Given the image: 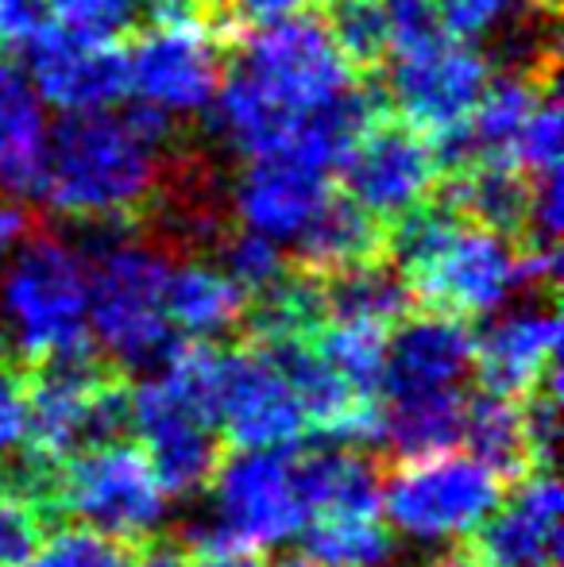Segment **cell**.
Here are the masks:
<instances>
[{
	"label": "cell",
	"mask_w": 564,
	"mask_h": 567,
	"mask_svg": "<svg viewBox=\"0 0 564 567\" xmlns=\"http://www.w3.org/2000/svg\"><path fill=\"white\" fill-rule=\"evenodd\" d=\"M28 82L39 101L66 116L116 109L129 93V62L121 43H82L43 28L28 43Z\"/></svg>",
	"instance_id": "9a60e30c"
},
{
	"label": "cell",
	"mask_w": 564,
	"mask_h": 567,
	"mask_svg": "<svg viewBox=\"0 0 564 567\" xmlns=\"http://www.w3.org/2000/svg\"><path fill=\"white\" fill-rule=\"evenodd\" d=\"M506 486L511 483L475 455L433 452L394 460L383 483V509L394 529L414 540L468 537L499 506Z\"/></svg>",
	"instance_id": "30bf717a"
},
{
	"label": "cell",
	"mask_w": 564,
	"mask_h": 567,
	"mask_svg": "<svg viewBox=\"0 0 564 567\" xmlns=\"http://www.w3.org/2000/svg\"><path fill=\"white\" fill-rule=\"evenodd\" d=\"M225 35L228 23L202 0H151L147 28L124 51L136 105L166 120L209 113L225 82Z\"/></svg>",
	"instance_id": "8992f818"
},
{
	"label": "cell",
	"mask_w": 564,
	"mask_h": 567,
	"mask_svg": "<svg viewBox=\"0 0 564 567\" xmlns=\"http://www.w3.org/2000/svg\"><path fill=\"white\" fill-rule=\"evenodd\" d=\"M182 567H264L259 553H186Z\"/></svg>",
	"instance_id": "ab89813d"
},
{
	"label": "cell",
	"mask_w": 564,
	"mask_h": 567,
	"mask_svg": "<svg viewBox=\"0 0 564 567\" xmlns=\"http://www.w3.org/2000/svg\"><path fill=\"white\" fill-rule=\"evenodd\" d=\"M561 147H564V124H561V105L557 93H545L537 101L534 116L526 120L519 135V147H514V166H519L526 178L537 174H557L561 171Z\"/></svg>",
	"instance_id": "d6a6232c"
},
{
	"label": "cell",
	"mask_w": 564,
	"mask_h": 567,
	"mask_svg": "<svg viewBox=\"0 0 564 567\" xmlns=\"http://www.w3.org/2000/svg\"><path fill=\"white\" fill-rule=\"evenodd\" d=\"M314 282L321 290L325 321H360L391 332L399 321H407L410 306H414L402 275L387 259L360 262V267H348L329 278H314Z\"/></svg>",
	"instance_id": "603a6c76"
},
{
	"label": "cell",
	"mask_w": 564,
	"mask_h": 567,
	"mask_svg": "<svg viewBox=\"0 0 564 567\" xmlns=\"http://www.w3.org/2000/svg\"><path fill=\"white\" fill-rule=\"evenodd\" d=\"M325 4H337V0H325Z\"/></svg>",
	"instance_id": "7bdbcfd3"
},
{
	"label": "cell",
	"mask_w": 564,
	"mask_h": 567,
	"mask_svg": "<svg viewBox=\"0 0 564 567\" xmlns=\"http://www.w3.org/2000/svg\"><path fill=\"white\" fill-rule=\"evenodd\" d=\"M488 82L491 70L480 47L444 31L414 51L394 54L387 93L399 116L433 143L437 155H444L464 135Z\"/></svg>",
	"instance_id": "8fae6325"
},
{
	"label": "cell",
	"mask_w": 564,
	"mask_h": 567,
	"mask_svg": "<svg viewBox=\"0 0 564 567\" xmlns=\"http://www.w3.org/2000/svg\"><path fill=\"white\" fill-rule=\"evenodd\" d=\"M314 348L325 355V363L363 398H379L387 359V329L360 321H325L314 332Z\"/></svg>",
	"instance_id": "4316f807"
},
{
	"label": "cell",
	"mask_w": 564,
	"mask_h": 567,
	"mask_svg": "<svg viewBox=\"0 0 564 567\" xmlns=\"http://www.w3.org/2000/svg\"><path fill=\"white\" fill-rule=\"evenodd\" d=\"M51 509L74 514L85 529H98L124 545L147 548L166 514V491L158 486L140 444L105 441L74 452L51 486Z\"/></svg>",
	"instance_id": "9c48e42d"
},
{
	"label": "cell",
	"mask_w": 564,
	"mask_h": 567,
	"mask_svg": "<svg viewBox=\"0 0 564 567\" xmlns=\"http://www.w3.org/2000/svg\"><path fill=\"white\" fill-rule=\"evenodd\" d=\"M28 441V367L12 363L0 351V460L23 449Z\"/></svg>",
	"instance_id": "d590c367"
},
{
	"label": "cell",
	"mask_w": 564,
	"mask_h": 567,
	"mask_svg": "<svg viewBox=\"0 0 564 567\" xmlns=\"http://www.w3.org/2000/svg\"><path fill=\"white\" fill-rule=\"evenodd\" d=\"M225 4L248 23H275L286 16H298L309 0H225Z\"/></svg>",
	"instance_id": "f35d334b"
},
{
	"label": "cell",
	"mask_w": 564,
	"mask_h": 567,
	"mask_svg": "<svg viewBox=\"0 0 564 567\" xmlns=\"http://www.w3.org/2000/svg\"><path fill=\"white\" fill-rule=\"evenodd\" d=\"M217 429L228 449H290L309 433L290 382L259 343L244 340L225 351Z\"/></svg>",
	"instance_id": "4fadbf2b"
},
{
	"label": "cell",
	"mask_w": 564,
	"mask_h": 567,
	"mask_svg": "<svg viewBox=\"0 0 564 567\" xmlns=\"http://www.w3.org/2000/svg\"><path fill=\"white\" fill-rule=\"evenodd\" d=\"M356 90V66L345 59L325 20L298 12L256 23L225 70L209 113L213 127L248 158L271 155L298 135L317 113Z\"/></svg>",
	"instance_id": "6da1fadb"
},
{
	"label": "cell",
	"mask_w": 564,
	"mask_h": 567,
	"mask_svg": "<svg viewBox=\"0 0 564 567\" xmlns=\"http://www.w3.org/2000/svg\"><path fill=\"white\" fill-rule=\"evenodd\" d=\"M51 120L28 74L0 66V194H35Z\"/></svg>",
	"instance_id": "7402d4cb"
},
{
	"label": "cell",
	"mask_w": 564,
	"mask_h": 567,
	"mask_svg": "<svg viewBox=\"0 0 564 567\" xmlns=\"http://www.w3.org/2000/svg\"><path fill=\"white\" fill-rule=\"evenodd\" d=\"M221 270H225L244 290V298L252 301L264 290H271L290 267L283 262V251L275 239L240 228V231H225V239H221Z\"/></svg>",
	"instance_id": "4dcf8cb0"
},
{
	"label": "cell",
	"mask_w": 564,
	"mask_h": 567,
	"mask_svg": "<svg viewBox=\"0 0 564 567\" xmlns=\"http://www.w3.org/2000/svg\"><path fill=\"white\" fill-rule=\"evenodd\" d=\"M557 351L561 317L553 309V298H545V306H526L499 317L475 340L472 367L480 374L483 394L519 402L557 367Z\"/></svg>",
	"instance_id": "ac0fdd59"
},
{
	"label": "cell",
	"mask_w": 564,
	"mask_h": 567,
	"mask_svg": "<svg viewBox=\"0 0 564 567\" xmlns=\"http://www.w3.org/2000/svg\"><path fill=\"white\" fill-rule=\"evenodd\" d=\"M294 270L306 278H329L371 259H387V225L363 213L352 197L329 194L321 209L294 236Z\"/></svg>",
	"instance_id": "d6986e66"
},
{
	"label": "cell",
	"mask_w": 564,
	"mask_h": 567,
	"mask_svg": "<svg viewBox=\"0 0 564 567\" xmlns=\"http://www.w3.org/2000/svg\"><path fill=\"white\" fill-rule=\"evenodd\" d=\"M163 309L174 337L213 340L240 321L244 309H248V298L221 267L186 259L182 267L166 270Z\"/></svg>",
	"instance_id": "44dd1931"
},
{
	"label": "cell",
	"mask_w": 564,
	"mask_h": 567,
	"mask_svg": "<svg viewBox=\"0 0 564 567\" xmlns=\"http://www.w3.org/2000/svg\"><path fill=\"white\" fill-rule=\"evenodd\" d=\"M31 236V217L23 205H16L12 197L0 194V267L16 255V247Z\"/></svg>",
	"instance_id": "74e56055"
},
{
	"label": "cell",
	"mask_w": 564,
	"mask_h": 567,
	"mask_svg": "<svg viewBox=\"0 0 564 567\" xmlns=\"http://www.w3.org/2000/svg\"><path fill=\"white\" fill-rule=\"evenodd\" d=\"M132 425L140 433V452L147 455L166 494L186 498L213 483V471L225 455L213 436V425L174 405L155 379L132 390Z\"/></svg>",
	"instance_id": "2e32d148"
},
{
	"label": "cell",
	"mask_w": 564,
	"mask_h": 567,
	"mask_svg": "<svg viewBox=\"0 0 564 567\" xmlns=\"http://www.w3.org/2000/svg\"><path fill=\"white\" fill-rule=\"evenodd\" d=\"M387 251L425 313L472 321L519 286V247L449 205H422L387 228Z\"/></svg>",
	"instance_id": "3957f363"
},
{
	"label": "cell",
	"mask_w": 564,
	"mask_h": 567,
	"mask_svg": "<svg viewBox=\"0 0 564 567\" xmlns=\"http://www.w3.org/2000/svg\"><path fill=\"white\" fill-rule=\"evenodd\" d=\"M437 16H441V28L457 39H475L491 35L495 28H503L514 12L537 4V0H433Z\"/></svg>",
	"instance_id": "836d02e7"
},
{
	"label": "cell",
	"mask_w": 564,
	"mask_h": 567,
	"mask_svg": "<svg viewBox=\"0 0 564 567\" xmlns=\"http://www.w3.org/2000/svg\"><path fill=\"white\" fill-rule=\"evenodd\" d=\"M325 8H329L325 28L332 31V39H337V47L352 66H376V62H383L391 54L379 0H337V4Z\"/></svg>",
	"instance_id": "f1b7e54d"
},
{
	"label": "cell",
	"mask_w": 564,
	"mask_h": 567,
	"mask_svg": "<svg viewBox=\"0 0 564 567\" xmlns=\"http://www.w3.org/2000/svg\"><path fill=\"white\" fill-rule=\"evenodd\" d=\"M394 329H399L394 340H387L379 402L464 390L460 382L468 379L475 355V337L468 329V321L425 313L414 317V321L407 317Z\"/></svg>",
	"instance_id": "e0dca14e"
},
{
	"label": "cell",
	"mask_w": 564,
	"mask_h": 567,
	"mask_svg": "<svg viewBox=\"0 0 564 567\" xmlns=\"http://www.w3.org/2000/svg\"><path fill=\"white\" fill-rule=\"evenodd\" d=\"M464 413H468L464 390L379 402V444H387L394 452V460L452 452L460 433H464Z\"/></svg>",
	"instance_id": "cb8c5ba5"
},
{
	"label": "cell",
	"mask_w": 564,
	"mask_h": 567,
	"mask_svg": "<svg viewBox=\"0 0 564 567\" xmlns=\"http://www.w3.org/2000/svg\"><path fill=\"white\" fill-rule=\"evenodd\" d=\"M171 124L143 105L62 116L47 140L35 194L78 225H129L158 194Z\"/></svg>",
	"instance_id": "7a4b0ae2"
},
{
	"label": "cell",
	"mask_w": 564,
	"mask_h": 567,
	"mask_svg": "<svg viewBox=\"0 0 564 567\" xmlns=\"http://www.w3.org/2000/svg\"><path fill=\"white\" fill-rule=\"evenodd\" d=\"M147 548L124 545L98 529H66L59 537H47L28 567H143Z\"/></svg>",
	"instance_id": "83f0119b"
},
{
	"label": "cell",
	"mask_w": 564,
	"mask_h": 567,
	"mask_svg": "<svg viewBox=\"0 0 564 567\" xmlns=\"http://www.w3.org/2000/svg\"><path fill=\"white\" fill-rule=\"evenodd\" d=\"M345 197L383 225L422 209L441 182V155L407 120L371 116L337 163Z\"/></svg>",
	"instance_id": "7c38bea8"
},
{
	"label": "cell",
	"mask_w": 564,
	"mask_h": 567,
	"mask_svg": "<svg viewBox=\"0 0 564 567\" xmlns=\"http://www.w3.org/2000/svg\"><path fill=\"white\" fill-rule=\"evenodd\" d=\"M433 567H480V564H472V560H468L464 548H457V553H449L444 560H437Z\"/></svg>",
	"instance_id": "60d3db41"
},
{
	"label": "cell",
	"mask_w": 564,
	"mask_h": 567,
	"mask_svg": "<svg viewBox=\"0 0 564 567\" xmlns=\"http://www.w3.org/2000/svg\"><path fill=\"white\" fill-rule=\"evenodd\" d=\"M561 483L553 467L519 478L511 494L468 533L460 548L480 567H557L561 560Z\"/></svg>",
	"instance_id": "5bb4252c"
},
{
	"label": "cell",
	"mask_w": 564,
	"mask_h": 567,
	"mask_svg": "<svg viewBox=\"0 0 564 567\" xmlns=\"http://www.w3.org/2000/svg\"><path fill=\"white\" fill-rule=\"evenodd\" d=\"M136 20V0H51L47 31L82 43H121Z\"/></svg>",
	"instance_id": "f546056e"
},
{
	"label": "cell",
	"mask_w": 564,
	"mask_h": 567,
	"mask_svg": "<svg viewBox=\"0 0 564 567\" xmlns=\"http://www.w3.org/2000/svg\"><path fill=\"white\" fill-rule=\"evenodd\" d=\"M132 429L129 371L93 351L28 367V441L23 467L54 483L74 452L116 441Z\"/></svg>",
	"instance_id": "277c9868"
},
{
	"label": "cell",
	"mask_w": 564,
	"mask_h": 567,
	"mask_svg": "<svg viewBox=\"0 0 564 567\" xmlns=\"http://www.w3.org/2000/svg\"><path fill=\"white\" fill-rule=\"evenodd\" d=\"M279 567H317V564H309L306 556H290V560H283Z\"/></svg>",
	"instance_id": "b9f144b4"
},
{
	"label": "cell",
	"mask_w": 564,
	"mask_h": 567,
	"mask_svg": "<svg viewBox=\"0 0 564 567\" xmlns=\"http://www.w3.org/2000/svg\"><path fill=\"white\" fill-rule=\"evenodd\" d=\"M306 522L340 514H383V483L363 455L340 449H309L290 455Z\"/></svg>",
	"instance_id": "ffe728a7"
},
{
	"label": "cell",
	"mask_w": 564,
	"mask_h": 567,
	"mask_svg": "<svg viewBox=\"0 0 564 567\" xmlns=\"http://www.w3.org/2000/svg\"><path fill=\"white\" fill-rule=\"evenodd\" d=\"M0 43H4V31H0Z\"/></svg>",
	"instance_id": "ee69618b"
},
{
	"label": "cell",
	"mask_w": 564,
	"mask_h": 567,
	"mask_svg": "<svg viewBox=\"0 0 564 567\" xmlns=\"http://www.w3.org/2000/svg\"><path fill=\"white\" fill-rule=\"evenodd\" d=\"M379 8H383L391 54L414 51V47L429 43V39L444 35L433 0H379Z\"/></svg>",
	"instance_id": "e575fe53"
},
{
	"label": "cell",
	"mask_w": 564,
	"mask_h": 567,
	"mask_svg": "<svg viewBox=\"0 0 564 567\" xmlns=\"http://www.w3.org/2000/svg\"><path fill=\"white\" fill-rule=\"evenodd\" d=\"M47 506L0 478V567H28L47 540Z\"/></svg>",
	"instance_id": "1f68e13d"
},
{
	"label": "cell",
	"mask_w": 564,
	"mask_h": 567,
	"mask_svg": "<svg viewBox=\"0 0 564 567\" xmlns=\"http://www.w3.org/2000/svg\"><path fill=\"white\" fill-rule=\"evenodd\" d=\"M0 324L28 367L90 351L85 259L59 236H28L0 275Z\"/></svg>",
	"instance_id": "5b68a950"
},
{
	"label": "cell",
	"mask_w": 564,
	"mask_h": 567,
	"mask_svg": "<svg viewBox=\"0 0 564 567\" xmlns=\"http://www.w3.org/2000/svg\"><path fill=\"white\" fill-rule=\"evenodd\" d=\"M166 270L171 262L155 244L121 231L93 244V259L85 262L90 324L121 371L163 363L178 343L163 309Z\"/></svg>",
	"instance_id": "52a82bcc"
},
{
	"label": "cell",
	"mask_w": 564,
	"mask_h": 567,
	"mask_svg": "<svg viewBox=\"0 0 564 567\" xmlns=\"http://www.w3.org/2000/svg\"><path fill=\"white\" fill-rule=\"evenodd\" d=\"M301 529V556L317 567H387L394 556V533L379 514L314 517Z\"/></svg>",
	"instance_id": "d4e9b609"
},
{
	"label": "cell",
	"mask_w": 564,
	"mask_h": 567,
	"mask_svg": "<svg viewBox=\"0 0 564 567\" xmlns=\"http://www.w3.org/2000/svg\"><path fill=\"white\" fill-rule=\"evenodd\" d=\"M217 514L186 533V553H259L290 540L306 525L294 483V460L283 449H233L213 471Z\"/></svg>",
	"instance_id": "ba28073f"
},
{
	"label": "cell",
	"mask_w": 564,
	"mask_h": 567,
	"mask_svg": "<svg viewBox=\"0 0 564 567\" xmlns=\"http://www.w3.org/2000/svg\"><path fill=\"white\" fill-rule=\"evenodd\" d=\"M460 441H468V449L480 463H488L495 475H503L506 483H519L522 475L537 471L530 463L526 436H522V413L506 398H468L464 413V433Z\"/></svg>",
	"instance_id": "484cf974"
},
{
	"label": "cell",
	"mask_w": 564,
	"mask_h": 567,
	"mask_svg": "<svg viewBox=\"0 0 564 567\" xmlns=\"http://www.w3.org/2000/svg\"><path fill=\"white\" fill-rule=\"evenodd\" d=\"M47 12H51V0H0V31H4V43L28 47L31 39L47 28Z\"/></svg>",
	"instance_id": "8d00e7d4"
}]
</instances>
